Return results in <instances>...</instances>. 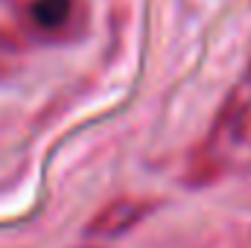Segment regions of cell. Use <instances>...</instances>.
Here are the masks:
<instances>
[{"label": "cell", "instance_id": "1", "mask_svg": "<svg viewBox=\"0 0 251 248\" xmlns=\"http://www.w3.org/2000/svg\"><path fill=\"white\" fill-rule=\"evenodd\" d=\"M149 207L143 201H134V198H120L114 204H108L91 225V237H117L123 234L126 228H131Z\"/></svg>", "mask_w": 251, "mask_h": 248}, {"label": "cell", "instance_id": "2", "mask_svg": "<svg viewBox=\"0 0 251 248\" xmlns=\"http://www.w3.org/2000/svg\"><path fill=\"white\" fill-rule=\"evenodd\" d=\"M76 0H32L29 18L41 32H59L73 15Z\"/></svg>", "mask_w": 251, "mask_h": 248}]
</instances>
